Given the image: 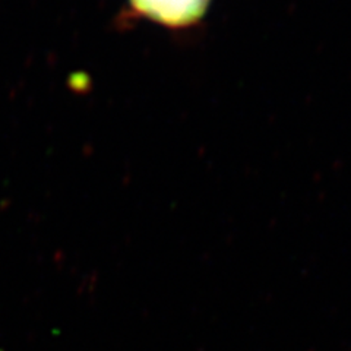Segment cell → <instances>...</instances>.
I'll list each match as a JSON object with an SVG mask.
<instances>
[{
    "label": "cell",
    "mask_w": 351,
    "mask_h": 351,
    "mask_svg": "<svg viewBox=\"0 0 351 351\" xmlns=\"http://www.w3.org/2000/svg\"><path fill=\"white\" fill-rule=\"evenodd\" d=\"M136 12L169 28H189L201 22L211 0H130Z\"/></svg>",
    "instance_id": "cell-1"
}]
</instances>
